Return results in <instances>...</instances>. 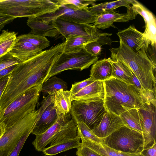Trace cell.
<instances>
[{"label":"cell","mask_w":156,"mask_h":156,"mask_svg":"<svg viewBox=\"0 0 156 156\" xmlns=\"http://www.w3.org/2000/svg\"><path fill=\"white\" fill-rule=\"evenodd\" d=\"M104 105L106 111L118 116L132 108H138L144 103L142 95L133 85L112 77L103 81Z\"/></svg>","instance_id":"obj_3"},{"label":"cell","mask_w":156,"mask_h":156,"mask_svg":"<svg viewBox=\"0 0 156 156\" xmlns=\"http://www.w3.org/2000/svg\"><path fill=\"white\" fill-rule=\"evenodd\" d=\"M131 8L135 14H139L144 18L145 25L143 34L153 48H155L156 43V19L152 13L142 4L133 0Z\"/></svg>","instance_id":"obj_15"},{"label":"cell","mask_w":156,"mask_h":156,"mask_svg":"<svg viewBox=\"0 0 156 156\" xmlns=\"http://www.w3.org/2000/svg\"><path fill=\"white\" fill-rule=\"evenodd\" d=\"M112 34L105 33L101 35L87 37L76 36H69L66 38L63 53H68L80 51L84 48L88 43L97 41L105 36H110Z\"/></svg>","instance_id":"obj_22"},{"label":"cell","mask_w":156,"mask_h":156,"mask_svg":"<svg viewBox=\"0 0 156 156\" xmlns=\"http://www.w3.org/2000/svg\"><path fill=\"white\" fill-rule=\"evenodd\" d=\"M141 153L144 156H156V142L150 147L144 149Z\"/></svg>","instance_id":"obj_42"},{"label":"cell","mask_w":156,"mask_h":156,"mask_svg":"<svg viewBox=\"0 0 156 156\" xmlns=\"http://www.w3.org/2000/svg\"><path fill=\"white\" fill-rule=\"evenodd\" d=\"M77 126V136L80 139H87L98 144H103L102 138L98 137L92 129L82 121L76 122Z\"/></svg>","instance_id":"obj_34"},{"label":"cell","mask_w":156,"mask_h":156,"mask_svg":"<svg viewBox=\"0 0 156 156\" xmlns=\"http://www.w3.org/2000/svg\"><path fill=\"white\" fill-rule=\"evenodd\" d=\"M112 67V77L127 84L133 85L130 70L125 64L118 60H114L110 58Z\"/></svg>","instance_id":"obj_29"},{"label":"cell","mask_w":156,"mask_h":156,"mask_svg":"<svg viewBox=\"0 0 156 156\" xmlns=\"http://www.w3.org/2000/svg\"><path fill=\"white\" fill-rule=\"evenodd\" d=\"M65 41L17 64L10 74L0 100V112L26 91L48 79L55 62L63 52Z\"/></svg>","instance_id":"obj_1"},{"label":"cell","mask_w":156,"mask_h":156,"mask_svg":"<svg viewBox=\"0 0 156 156\" xmlns=\"http://www.w3.org/2000/svg\"><path fill=\"white\" fill-rule=\"evenodd\" d=\"M1 30V29H0V30Z\"/></svg>","instance_id":"obj_47"},{"label":"cell","mask_w":156,"mask_h":156,"mask_svg":"<svg viewBox=\"0 0 156 156\" xmlns=\"http://www.w3.org/2000/svg\"><path fill=\"white\" fill-rule=\"evenodd\" d=\"M31 133V132H29L23 135L8 156H19L26 141Z\"/></svg>","instance_id":"obj_40"},{"label":"cell","mask_w":156,"mask_h":156,"mask_svg":"<svg viewBox=\"0 0 156 156\" xmlns=\"http://www.w3.org/2000/svg\"><path fill=\"white\" fill-rule=\"evenodd\" d=\"M60 6L55 0H0V15L15 19L37 17L53 13Z\"/></svg>","instance_id":"obj_4"},{"label":"cell","mask_w":156,"mask_h":156,"mask_svg":"<svg viewBox=\"0 0 156 156\" xmlns=\"http://www.w3.org/2000/svg\"><path fill=\"white\" fill-rule=\"evenodd\" d=\"M102 139L103 144L122 152L140 154L144 149L142 133L125 125L108 136Z\"/></svg>","instance_id":"obj_6"},{"label":"cell","mask_w":156,"mask_h":156,"mask_svg":"<svg viewBox=\"0 0 156 156\" xmlns=\"http://www.w3.org/2000/svg\"><path fill=\"white\" fill-rule=\"evenodd\" d=\"M69 116V114L59 115L55 122L46 131L41 134L36 136L32 143L35 150L39 152H42L61 127L70 119Z\"/></svg>","instance_id":"obj_18"},{"label":"cell","mask_w":156,"mask_h":156,"mask_svg":"<svg viewBox=\"0 0 156 156\" xmlns=\"http://www.w3.org/2000/svg\"><path fill=\"white\" fill-rule=\"evenodd\" d=\"M80 138L77 135L74 138L62 141L45 148L42 151L46 156H53L74 148L80 145Z\"/></svg>","instance_id":"obj_27"},{"label":"cell","mask_w":156,"mask_h":156,"mask_svg":"<svg viewBox=\"0 0 156 156\" xmlns=\"http://www.w3.org/2000/svg\"><path fill=\"white\" fill-rule=\"evenodd\" d=\"M71 95L70 90L61 89L52 96L53 104L58 116L70 113L72 102L71 99Z\"/></svg>","instance_id":"obj_24"},{"label":"cell","mask_w":156,"mask_h":156,"mask_svg":"<svg viewBox=\"0 0 156 156\" xmlns=\"http://www.w3.org/2000/svg\"><path fill=\"white\" fill-rule=\"evenodd\" d=\"M136 16L131 6L130 8L127 9V12L125 13H119L112 10L99 15L94 23L93 25L97 29L102 30L111 27L116 28L113 25L114 23L128 22L135 19Z\"/></svg>","instance_id":"obj_16"},{"label":"cell","mask_w":156,"mask_h":156,"mask_svg":"<svg viewBox=\"0 0 156 156\" xmlns=\"http://www.w3.org/2000/svg\"><path fill=\"white\" fill-rule=\"evenodd\" d=\"M108 36H105L97 41L90 42L84 46V48L92 55L98 56L101 54L103 45H111V40Z\"/></svg>","instance_id":"obj_35"},{"label":"cell","mask_w":156,"mask_h":156,"mask_svg":"<svg viewBox=\"0 0 156 156\" xmlns=\"http://www.w3.org/2000/svg\"><path fill=\"white\" fill-rule=\"evenodd\" d=\"M42 50L31 44L16 40L9 52L20 63L25 62L42 51Z\"/></svg>","instance_id":"obj_20"},{"label":"cell","mask_w":156,"mask_h":156,"mask_svg":"<svg viewBox=\"0 0 156 156\" xmlns=\"http://www.w3.org/2000/svg\"><path fill=\"white\" fill-rule=\"evenodd\" d=\"M17 65L12 66L0 71V79L10 74Z\"/></svg>","instance_id":"obj_44"},{"label":"cell","mask_w":156,"mask_h":156,"mask_svg":"<svg viewBox=\"0 0 156 156\" xmlns=\"http://www.w3.org/2000/svg\"><path fill=\"white\" fill-rule=\"evenodd\" d=\"M14 19L15 18L11 16L0 15V29L1 30L6 24Z\"/></svg>","instance_id":"obj_43"},{"label":"cell","mask_w":156,"mask_h":156,"mask_svg":"<svg viewBox=\"0 0 156 156\" xmlns=\"http://www.w3.org/2000/svg\"><path fill=\"white\" fill-rule=\"evenodd\" d=\"M5 128L4 126L0 123V137L2 136L5 131Z\"/></svg>","instance_id":"obj_45"},{"label":"cell","mask_w":156,"mask_h":156,"mask_svg":"<svg viewBox=\"0 0 156 156\" xmlns=\"http://www.w3.org/2000/svg\"><path fill=\"white\" fill-rule=\"evenodd\" d=\"M124 125L119 116L106 111L99 125L92 130L98 137L104 138Z\"/></svg>","instance_id":"obj_17"},{"label":"cell","mask_w":156,"mask_h":156,"mask_svg":"<svg viewBox=\"0 0 156 156\" xmlns=\"http://www.w3.org/2000/svg\"><path fill=\"white\" fill-rule=\"evenodd\" d=\"M117 34L119 40L134 51L147 52L150 43L143 33L133 25L119 31Z\"/></svg>","instance_id":"obj_14"},{"label":"cell","mask_w":156,"mask_h":156,"mask_svg":"<svg viewBox=\"0 0 156 156\" xmlns=\"http://www.w3.org/2000/svg\"><path fill=\"white\" fill-rule=\"evenodd\" d=\"M66 156V155H64V156Z\"/></svg>","instance_id":"obj_46"},{"label":"cell","mask_w":156,"mask_h":156,"mask_svg":"<svg viewBox=\"0 0 156 156\" xmlns=\"http://www.w3.org/2000/svg\"><path fill=\"white\" fill-rule=\"evenodd\" d=\"M105 90L103 81H95L71 96L72 101H89L102 100L104 101Z\"/></svg>","instance_id":"obj_19"},{"label":"cell","mask_w":156,"mask_h":156,"mask_svg":"<svg viewBox=\"0 0 156 156\" xmlns=\"http://www.w3.org/2000/svg\"><path fill=\"white\" fill-rule=\"evenodd\" d=\"M51 23L59 34L65 38L69 36L91 37L100 36L105 33L100 32L93 25L90 24L69 22L58 18Z\"/></svg>","instance_id":"obj_12"},{"label":"cell","mask_w":156,"mask_h":156,"mask_svg":"<svg viewBox=\"0 0 156 156\" xmlns=\"http://www.w3.org/2000/svg\"><path fill=\"white\" fill-rule=\"evenodd\" d=\"M59 5H72L80 9H86L90 5H94L96 0H55Z\"/></svg>","instance_id":"obj_36"},{"label":"cell","mask_w":156,"mask_h":156,"mask_svg":"<svg viewBox=\"0 0 156 156\" xmlns=\"http://www.w3.org/2000/svg\"><path fill=\"white\" fill-rule=\"evenodd\" d=\"M10 74L0 79V100L8 82Z\"/></svg>","instance_id":"obj_41"},{"label":"cell","mask_w":156,"mask_h":156,"mask_svg":"<svg viewBox=\"0 0 156 156\" xmlns=\"http://www.w3.org/2000/svg\"><path fill=\"white\" fill-rule=\"evenodd\" d=\"M98 58V56L90 54L84 48L76 52L62 53L52 66L48 79L66 70L82 71L87 69L97 61Z\"/></svg>","instance_id":"obj_9"},{"label":"cell","mask_w":156,"mask_h":156,"mask_svg":"<svg viewBox=\"0 0 156 156\" xmlns=\"http://www.w3.org/2000/svg\"><path fill=\"white\" fill-rule=\"evenodd\" d=\"M40 109H35L10 127L0 137V156H8L25 134L32 132L37 120Z\"/></svg>","instance_id":"obj_7"},{"label":"cell","mask_w":156,"mask_h":156,"mask_svg":"<svg viewBox=\"0 0 156 156\" xmlns=\"http://www.w3.org/2000/svg\"><path fill=\"white\" fill-rule=\"evenodd\" d=\"M18 41L27 42L42 50L49 46L50 41L44 37L30 33L21 35L17 37Z\"/></svg>","instance_id":"obj_33"},{"label":"cell","mask_w":156,"mask_h":156,"mask_svg":"<svg viewBox=\"0 0 156 156\" xmlns=\"http://www.w3.org/2000/svg\"><path fill=\"white\" fill-rule=\"evenodd\" d=\"M67 84L62 80L56 76H52L44 82L42 85L41 91L43 94L54 96L58 90H67Z\"/></svg>","instance_id":"obj_31"},{"label":"cell","mask_w":156,"mask_h":156,"mask_svg":"<svg viewBox=\"0 0 156 156\" xmlns=\"http://www.w3.org/2000/svg\"><path fill=\"white\" fill-rule=\"evenodd\" d=\"M20 63L18 59L9 52L0 57V71Z\"/></svg>","instance_id":"obj_37"},{"label":"cell","mask_w":156,"mask_h":156,"mask_svg":"<svg viewBox=\"0 0 156 156\" xmlns=\"http://www.w3.org/2000/svg\"><path fill=\"white\" fill-rule=\"evenodd\" d=\"M77 129L76 123L72 118L61 127L49 144L51 146L75 138L77 135Z\"/></svg>","instance_id":"obj_26"},{"label":"cell","mask_w":156,"mask_h":156,"mask_svg":"<svg viewBox=\"0 0 156 156\" xmlns=\"http://www.w3.org/2000/svg\"><path fill=\"white\" fill-rule=\"evenodd\" d=\"M106 110L102 100L72 102L70 114L75 122L82 121L91 129L97 126Z\"/></svg>","instance_id":"obj_8"},{"label":"cell","mask_w":156,"mask_h":156,"mask_svg":"<svg viewBox=\"0 0 156 156\" xmlns=\"http://www.w3.org/2000/svg\"><path fill=\"white\" fill-rule=\"evenodd\" d=\"M76 154L77 156H101L86 146L81 144L77 148Z\"/></svg>","instance_id":"obj_39"},{"label":"cell","mask_w":156,"mask_h":156,"mask_svg":"<svg viewBox=\"0 0 156 156\" xmlns=\"http://www.w3.org/2000/svg\"><path fill=\"white\" fill-rule=\"evenodd\" d=\"M39 109L37 120L31 133L35 136L44 132L55 122L58 117L53 104L52 96L48 95L45 97Z\"/></svg>","instance_id":"obj_13"},{"label":"cell","mask_w":156,"mask_h":156,"mask_svg":"<svg viewBox=\"0 0 156 156\" xmlns=\"http://www.w3.org/2000/svg\"><path fill=\"white\" fill-rule=\"evenodd\" d=\"M124 125L128 128L142 133L140 119L137 108H132L119 116Z\"/></svg>","instance_id":"obj_30"},{"label":"cell","mask_w":156,"mask_h":156,"mask_svg":"<svg viewBox=\"0 0 156 156\" xmlns=\"http://www.w3.org/2000/svg\"><path fill=\"white\" fill-rule=\"evenodd\" d=\"M14 31L4 30L0 34V57L9 52L12 48L17 38Z\"/></svg>","instance_id":"obj_32"},{"label":"cell","mask_w":156,"mask_h":156,"mask_svg":"<svg viewBox=\"0 0 156 156\" xmlns=\"http://www.w3.org/2000/svg\"><path fill=\"white\" fill-rule=\"evenodd\" d=\"M133 2V0H119L109 2H105L94 5L86 9L96 15L105 12L114 10L115 9L121 6H125L130 8Z\"/></svg>","instance_id":"obj_28"},{"label":"cell","mask_w":156,"mask_h":156,"mask_svg":"<svg viewBox=\"0 0 156 156\" xmlns=\"http://www.w3.org/2000/svg\"><path fill=\"white\" fill-rule=\"evenodd\" d=\"M98 16L87 9H80L72 5L68 4L60 5L53 13L37 17L44 22L48 24L58 18L69 22L90 24L94 23Z\"/></svg>","instance_id":"obj_10"},{"label":"cell","mask_w":156,"mask_h":156,"mask_svg":"<svg viewBox=\"0 0 156 156\" xmlns=\"http://www.w3.org/2000/svg\"><path fill=\"white\" fill-rule=\"evenodd\" d=\"M94 81V80L90 77L83 81L75 83L72 85L70 90L72 95L77 93Z\"/></svg>","instance_id":"obj_38"},{"label":"cell","mask_w":156,"mask_h":156,"mask_svg":"<svg viewBox=\"0 0 156 156\" xmlns=\"http://www.w3.org/2000/svg\"><path fill=\"white\" fill-rule=\"evenodd\" d=\"M81 144L88 147L101 156H144L141 153H126L113 149L103 144L82 139Z\"/></svg>","instance_id":"obj_25"},{"label":"cell","mask_w":156,"mask_h":156,"mask_svg":"<svg viewBox=\"0 0 156 156\" xmlns=\"http://www.w3.org/2000/svg\"><path fill=\"white\" fill-rule=\"evenodd\" d=\"M43 84L26 91L0 112V123L7 128L35 110Z\"/></svg>","instance_id":"obj_5"},{"label":"cell","mask_w":156,"mask_h":156,"mask_svg":"<svg viewBox=\"0 0 156 156\" xmlns=\"http://www.w3.org/2000/svg\"><path fill=\"white\" fill-rule=\"evenodd\" d=\"M144 142V149L156 142V107L145 103L137 109Z\"/></svg>","instance_id":"obj_11"},{"label":"cell","mask_w":156,"mask_h":156,"mask_svg":"<svg viewBox=\"0 0 156 156\" xmlns=\"http://www.w3.org/2000/svg\"><path fill=\"white\" fill-rule=\"evenodd\" d=\"M111 58L122 62L134 73L145 89L156 87V63L143 51L136 52L119 40V46L110 49Z\"/></svg>","instance_id":"obj_2"},{"label":"cell","mask_w":156,"mask_h":156,"mask_svg":"<svg viewBox=\"0 0 156 156\" xmlns=\"http://www.w3.org/2000/svg\"><path fill=\"white\" fill-rule=\"evenodd\" d=\"M27 24L31 29L30 32L34 34L52 37L59 34L53 26L44 22L38 17L28 18Z\"/></svg>","instance_id":"obj_23"},{"label":"cell","mask_w":156,"mask_h":156,"mask_svg":"<svg viewBox=\"0 0 156 156\" xmlns=\"http://www.w3.org/2000/svg\"><path fill=\"white\" fill-rule=\"evenodd\" d=\"M90 77L95 81H104L112 77V67L110 58L97 60L91 67Z\"/></svg>","instance_id":"obj_21"}]
</instances>
